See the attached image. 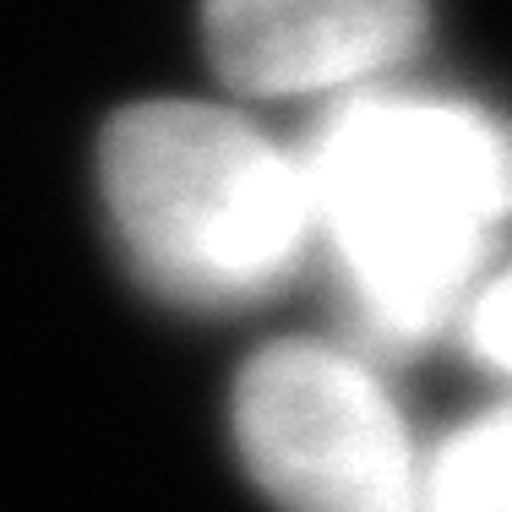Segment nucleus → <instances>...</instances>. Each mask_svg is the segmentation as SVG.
Returning <instances> with one entry per match:
<instances>
[{
    "instance_id": "nucleus-1",
    "label": "nucleus",
    "mask_w": 512,
    "mask_h": 512,
    "mask_svg": "<svg viewBox=\"0 0 512 512\" xmlns=\"http://www.w3.org/2000/svg\"><path fill=\"white\" fill-rule=\"evenodd\" d=\"M295 158L360 333L382 349L442 333L512 218L507 120L431 93H349Z\"/></svg>"
},
{
    "instance_id": "nucleus-2",
    "label": "nucleus",
    "mask_w": 512,
    "mask_h": 512,
    "mask_svg": "<svg viewBox=\"0 0 512 512\" xmlns=\"http://www.w3.org/2000/svg\"><path fill=\"white\" fill-rule=\"evenodd\" d=\"M99 180L137 273L186 306H240L278 289L316 235L300 158L213 104L115 115Z\"/></svg>"
},
{
    "instance_id": "nucleus-3",
    "label": "nucleus",
    "mask_w": 512,
    "mask_h": 512,
    "mask_svg": "<svg viewBox=\"0 0 512 512\" xmlns=\"http://www.w3.org/2000/svg\"><path fill=\"white\" fill-rule=\"evenodd\" d=\"M235 442L284 512H425L404 414L338 349H262L235 382Z\"/></svg>"
},
{
    "instance_id": "nucleus-4",
    "label": "nucleus",
    "mask_w": 512,
    "mask_h": 512,
    "mask_svg": "<svg viewBox=\"0 0 512 512\" xmlns=\"http://www.w3.org/2000/svg\"><path fill=\"white\" fill-rule=\"evenodd\" d=\"M425 33V0H202L218 77L246 93H322L398 66Z\"/></svg>"
},
{
    "instance_id": "nucleus-5",
    "label": "nucleus",
    "mask_w": 512,
    "mask_h": 512,
    "mask_svg": "<svg viewBox=\"0 0 512 512\" xmlns=\"http://www.w3.org/2000/svg\"><path fill=\"white\" fill-rule=\"evenodd\" d=\"M425 512H512V404L474 414L436 447Z\"/></svg>"
},
{
    "instance_id": "nucleus-6",
    "label": "nucleus",
    "mask_w": 512,
    "mask_h": 512,
    "mask_svg": "<svg viewBox=\"0 0 512 512\" xmlns=\"http://www.w3.org/2000/svg\"><path fill=\"white\" fill-rule=\"evenodd\" d=\"M469 344H474V355H480V365L512 376V267L502 278H491V284L474 289V300H469Z\"/></svg>"
}]
</instances>
